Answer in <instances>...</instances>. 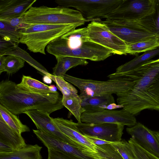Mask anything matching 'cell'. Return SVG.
I'll list each match as a JSON object with an SVG mask.
<instances>
[{
	"mask_svg": "<svg viewBox=\"0 0 159 159\" xmlns=\"http://www.w3.org/2000/svg\"><path fill=\"white\" fill-rule=\"evenodd\" d=\"M0 142L9 146L14 150L21 148L27 145L21 134L9 126L1 115Z\"/></svg>",
	"mask_w": 159,
	"mask_h": 159,
	"instance_id": "cell-19",
	"label": "cell"
},
{
	"mask_svg": "<svg viewBox=\"0 0 159 159\" xmlns=\"http://www.w3.org/2000/svg\"><path fill=\"white\" fill-rule=\"evenodd\" d=\"M25 61L18 56L8 55L6 57L2 68L0 69V74L3 72H6L9 75L15 73L24 66Z\"/></svg>",
	"mask_w": 159,
	"mask_h": 159,
	"instance_id": "cell-28",
	"label": "cell"
},
{
	"mask_svg": "<svg viewBox=\"0 0 159 159\" xmlns=\"http://www.w3.org/2000/svg\"><path fill=\"white\" fill-rule=\"evenodd\" d=\"M102 22L113 33L127 45L155 36L136 21L105 20Z\"/></svg>",
	"mask_w": 159,
	"mask_h": 159,
	"instance_id": "cell-10",
	"label": "cell"
},
{
	"mask_svg": "<svg viewBox=\"0 0 159 159\" xmlns=\"http://www.w3.org/2000/svg\"><path fill=\"white\" fill-rule=\"evenodd\" d=\"M63 79L77 87L80 90L81 100L105 94H116L128 89V83L124 80L109 79L100 81L80 78L65 74Z\"/></svg>",
	"mask_w": 159,
	"mask_h": 159,
	"instance_id": "cell-6",
	"label": "cell"
},
{
	"mask_svg": "<svg viewBox=\"0 0 159 159\" xmlns=\"http://www.w3.org/2000/svg\"><path fill=\"white\" fill-rule=\"evenodd\" d=\"M36 1V0H1L0 19L22 17Z\"/></svg>",
	"mask_w": 159,
	"mask_h": 159,
	"instance_id": "cell-17",
	"label": "cell"
},
{
	"mask_svg": "<svg viewBox=\"0 0 159 159\" xmlns=\"http://www.w3.org/2000/svg\"><path fill=\"white\" fill-rule=\"evenodd\" d=\"M153 132L159 142V131H153Z\"/></svg>",
	"mask_w": 159,
	"mask_h": 159,
	"instance_id": "cell-39",
	"label": "cell"
},
{
	"mask_svg": "<svg viewBox=\"0 0 159 159\" xmlns=\"http://www.w3.org/2000/svg\"><path fill=\"white\" fill-rule=\"evenodd\" d=\"M37 138L48 149L60 151L82 159H98L88 155L78 148L57 139L38 129L33 130Z\"/></svg>",
	"mask_w": 159,
	"mask_h": 159,
	"instance_id": "cell-16",
	"label": "cell"
},
{
	"mask_svg": "<svg viewBox=\"0 0 159 159\" xmlns=\"http://www.w3.org/2000/svg\"><path fill=\"white\" fill-rule=\"evenodd\" d=\"M42 148L37 144H27L19 149L0 152V159H43L41 153Z\"/></svg>",
	"mask_w": 159,
	"mask_h": 159,
	"instance_id": "cell-20",
	"label": "cell"
},
{
	"mask_svg": "<svg viewBox=\"0 0 159 159\" xmlns=\"http://www.w3.org/2000/svg\"><path fill=\"white\" fill-rule=\"evenodd\" d=\"M0 36L4 39L18 45L20 43V34L18 30L8 24L0 21Z\"/></svg>",
	"mask_w": 159,
	"mask_h": 159,
	"instance_id": "cell-29",
	"label": "cell"
},
{
	"mask_svg": "<svg viewBox=\"0 0 159 159\" xmlns=\"http://www.w3.org/2000/svg\"><path fill=\"white\" fill-rule=\"evenodd\" d=\"M47 159H82L76 156L60 151L48 149Z\"/></svg>",
	"mask_w": 159,
	"mask_h": 159,
	"instance_id": "cell-32",
	"label": "cell"
},
{
	"mask_svg": "<svg viewBox=\"0 0 159 159\" xmlns=\"http://www.w3.org/2000/svg\"><path fill=\"white\" fill-rule=\"evenodd\" d=\"M60 131L71 140L78 144L83 152L86 151L96 152V145L91 143L77 128L76 123L71 120L62 118H53Z\"/></svg>",
	"mask_w": 159,
	"mask_h": 159,
	"instance_id": "cell-15",
	"label": "cell"
},
{
	"mask_svg": "<svg viewBox=\"0 0 159 159\" xmlns=\"http://www.w3.org/2000/svg\"><path fill=\"white\" fill-rule=\"evenodd\" d=\"M86 153L98 159H124L112 144L96 145V152L88 151Z\"/></svg>",
	"mask_w": 159,
	"mask_h": 159,
	"instance_id": "cell-27",
	"label": "cell"
},
{
	"mask_svg": "<svg viewBox=\"0 0 159 159\" xmlns=\"http://www.w3.org/2000/svg\"><path fill=\"white\" fill-rule=\"evenodd\" d=\"M80 120L81 122L87 124L114 123L128 127L133 126L137 123L134 115L123 109H105L94 112L85 111L81 115Z\"/></svg>",
	"mask_w": 159,
	"mask_h": 159,
	"instance_id": "cell-11",
	"label": "cell"
},
{
	"mask_svg": "<svg viewBox=\"0 0 159 159\" xmlns=\"http://www.w3.org/2000/svg\"><path fill=\"white\" fill-rule=\"evenodd\" d=\"M22 17L23 23L27 24L66 25L85 24L87 21L80 11L60 6L32 7Z\"/></svg>",
	"mask_w": 159,
	"mask_h": 159,
	"instance_id": "cell-5",
	"label": "cell"
},
{
	"mask_svg": "<svg viewBox=\"0 0 159 159\" xmlns=\"http://www.w3.org/2000/svg\"><path fill=\"white\" fill-rule=\"evenodd\" d=\"M128 142L134 159H159V157L143 148L131 137Z\"/></svg>",
	"mask_w": 159,
	"mask_h": 159,
	"instance_id": "cell-30",
	"label": "cell"
},
{
	"mask_svg": "<svg viewBox=\"0 0 159 159\" xmlns=\"http://www.w3.org/2000/svg\"><path fill=\"white\" fill-rule=\"evenodd\" d=\"M128 54L135 55L159 47V38L154 36L148 39L127 44Z\"/></svg>",
	"mask_w": 159,
	"mask_h": 159,
	"instance_id": "cell-25",
	"label": "cell"
},
{
	"mask_svg": "<svg viewBox=\"0 0 159 159\" xmlns=\"http://www.w3.org/2000/svg\"><path fill=\"white\" fill-rule=\"evenodd\" d=\"M84 135L91 143L95 145H102L107 144H113L115 143L107 141L93 137Z\"/></svg>",
	"mask_w": 159,
	"mask_h": 159,
	"instance_id": "cell-35",
	"label": "cell"
},
{
	"mask_svg": "<svg viewBox=\"0 0 159 159\" xmlns=\"http://www.w3.org/2000/svg\"><path fill=\"white\" fill-rule=\"evenodd\" d=\"M6 57L5 56H0V69H1L4 64Z\"/></svg>",
	"mask_w": 159,
	"mask_h": 159,
	"instance_id": "cell-37",
	"label": "cell"
},
{
	"mask_svg": "<svg viewBox=\"0 0 159 159\" xmlns=\"http://www.w3.org/2000/svg\"><path fill=\"white\" fill-rule=\"evenodd\" d=\"M0 21L6 22L17 30L21 29L25 25L23 23L22 17L20 18L0 19Z\"/></svg>",
	"mask_w": 159,
	"mask_h": 159,
	"instance_id": "cell-34",
	"label": "cell"
},
{
	"mask_svg": "<svg viewBox=\"0 0 159 159\" xmlns=\"http://www.w3.org/2000/svg\"><path fill=\"white\" fill-rule=\"evenodd\" d=\"M46 51L55 57H73L94 61H103L112 53L90 40L86 27L75 29L51 42Z\"/></svg>",
	"mask_w": 159,
	"mask_h": 159,
	"instance_id": "cell-3",
	"label": "cell"
},
{
	"mask_svg": "<svg viewBox=\"0 0 159 159\" xmlns=\"http://www.w3.org/2000/svg\"><path fill=\"white\" fill-rule=\"evenodd\" d=\"M159 55V47L154 50L144 52L137 56L132 60L118 67L115 73H120L132 70L140 64L149 60L155 56Z\"/></svg>",
	"mask_w": 159,
	"mask_h": 159,
	"instance_id": "cell-24",
	"label": "cell"
},
{
	"mask_svg": "<svg viewBox=\"0 0 159 159\" xmlns=\"http://www.w3.org/2000/svg\"><path fill=\"white\" fill-rule=\"evenodd\" d=\"M119 152L124 159H134L132 151L128 142L122 140L112 144Z\"/></svg>",
	"mask_w": 159,
	"mask_h": 159,
	"instance_id": "cell-31",
	"label": "cell"
},
{
	"mask_svg": "<svg viewBox=\"0 0 159 159\" xmlns=\"http://www.w3.org/2000/svg\"><path fill=\"white\" fill-rule=\"evenodd\" d=\"M107 77L128 82V90L116 94L117 102L123 109L134 116L146 109L159 111V59L149 60L132 70L114 72Z\"/></svg>",
	"mask_w": 159,
	"mask_h": 159,
	"instance_id": "cell-1",
	"label": "cell"
},
{
	"mask_svg": "<svg viewBox=\"0 0 159 159\" xmlns=\"http://www.w3.org/2000/svg\"><path fill=\"white\" fill-rule=\"evenodd\" d=\"M19 88L31 92L41 94L55 93L52 92L49 86L30 76L23 75L20 82L17 84Z\"/></svg>",
	"mask_w": 159,
	"mask_h": 159,
	"instance_id": "cell-23",
	"label": "cell"
},
{
	"mask_svg": "<svg viewBox=\"0 0 159 159\" xmlns=\"http://www.w3.org/2000/svg\"><path fill=\"white\" fill-rule=\"evenodd\" d=\"M57 64L53 68L52 75L63 78L69 70L78 66H85L88 63L86 59L77 57L61 56L56 57Z\"/></svg>",
	"mask_w": 159,
	"mask_h": 159,
	"instance_id": "cell-21",
	"label": "cell"
},
{
	"mask_svg": "<svg viewBox=\"0 0 159 159\" xmlns=\"http://www.w3.org/2000/svg\"><path fill=\"white\" fill-rule=\"evenodd\" d=\"M154 0H123L103 18L110 21H137L152 11Z\"/></svg>",
	"mask_w": 159,
	"mask_h": 159,
	"instance_id": "cell-9",
	"label": "cell"
},
{
	"mask_svg": "<svg viewBox=\"0 0 159 159\" xmlns=\"http://www.w3.org/2000/svg\"><path fill=\"white\" fill-rule=\"evenodd\" d=\"M49 86V87L51 91L55 93L57 92V91L56 87L54 85H51Z\"/></svg>",
	"mask_w": 159,
	"mask_h": 159,
	"instance_id": "cell-38",
	"label": "cell"
},
{
	"mask_svg": "<svg viewBox=\"0 0 159 159\" xmlns=\"http://www.w3.org/2000/svg\"><path fill=\"white\" fill-rule=\"evenodd\" d=\"M81 106L85 111L94 112L103 109L113 110L119 107L112 94L95 96L81 100Z\"/></svg>",
	"mask_w": 159,
	"mask_h": 159,
	"instance_id": "cell-18",
	"label": "cell"
},
{
	"mask_svg": "<svg viewBox=\"0 0 159 159\" xmlns=\"http://www.w3.org/2000/svg\"><path fill=\"white\" fill-rule=\"evenodd\" d=\"M90 40L109 49L112 54H128L127 45L113 33L102 21L93 20L86 27Z\"/></svg>",
	"mask_w": 159,
	"mask_h": 159,
	"instance_id": "cell-8",
	"label": "cell"
},
{
	"mask_svg": "<svg viewBox=\"0 0 159 159\" xmlns=\"http://www.w3.org/2000/svg\"><path fill=\"white\" fill-rule=\"evenodd\" d=\"M123 0H56L60 6L74 8L87 20L103 18L116 8Z\"/></svg>",
	"mask_w": 159,
	"mask_h": 159,
	"instance_id": "cell-7",
	"label": "cell"
},
{
	"mask_svg": "<svg viewBox=\"0 0 159 159\" xmlns=\"http://www.w3.org/2000/svg\"><path fill=\"white\" fill-rule=\"evenodd\" d=\"M126 131L143 148L159 157V142L153 131L139 122L127 127Z\"/></svg>",
	"mask_w": 159,
	"mask_h": 159,
	"instance_id": "cell-14",
	"label": "cell"
},
{
	"mask_svg": "<svg viewBox=\"0 0 159 159\" xmlns=\"http://www.w3.org/2000/svg\"><path fill=\"white\" fill-rule=\"evenodd\" d=\"M16 45L15 43L5 40L0 37V56H5L8 52L14 51L16 49Z\"/></svg>",
	"mask_w": 159,
	"mask_h": 159,
	"instance_id": "cell-33",
	"label": "cell"
},
{
	"mask_svg": "<svg viewBox=\"0 0 159 159\" xmlns=\"http://www.w3.org/2000/svg\"><path fill=\"white\" fill-rule=\"evenodd\" d=\"M43 80L44 83L48 84H51L52 82V80L48 76L45 75L43 76Z\"/></svg>",
	"mask_w": 159,
	"mask_h": 159,
	"instance_id": "cell-36",
	"label": "cell"
},
{
	"mask_svg": "<svg viewBox=\"0 0 159 159\" xmlns=\"http://www.w3.org/2000/svg\"><path fill=\"white\" fill-rule=\"evenodd\" d=\"M62 99V96L58 92L37 93L24 90L10 80L0 82V104L16 115L33 110L50 114L63 108Z\"/></svg>",
	"mask_w": 159,
	"mask_h": 159,
	"instance_id": "cell-2",
	"label": "cell"
},
{
	"mask_svg": "<svg viewBox=\"0 0 159 159\" xmlns=\"http://www.w3.org/2000/svg\"><path fill=\"white\" fill-rule=\"evenodd\" d=\"M24 113L30 118L38 129L77 147L82 151L78 144L60 131L48 113L40 110H33L25 111Z\"/></svg>",
	"mask_w": 159,
	"mask_h": 159,
	"instance_id": "cell-13",
	"label": "cell"
},
{
	"mask_svg": "<svg viewBox=\"0 0 159 159\" xmlns=\"http://www.w3.org/2000/svg\"><path fill=\"white\" fill-rule=\"evenodd\" d=\"M0 115L9 126L20 134L30 131L29 128L23 124L16 115L11 113L0 104Z\"/></svg>",
	"mask_w": 159,
	"mask_h": 159,
	"instance_id": "cell-26",
	"label": "cell"
},
{
	"mask_svg": "<svg viewBox=\"0 0 159 159\" xmlns=\"http://www.w3.org/2000/svg\"><path fill=\"white\" fill-rule=\"evenodd\" d=\"M84 24H25L18 30L20 36V43L26 45L28 49L31 52L45 55V48L51 42Z\"/></svg>",
	"mask_w": 159,
	"mask_h": 159,
	"instance_id": "cell-4",
	"label": "cell"
},
{
	"mask_svg": "<svg viewBox=\"0 0 159 159\" xmlns=\"http://www.w3.org/2000/svg\"><path fill=\"white\" fill-rule=\"evenodd\" d=\"M135 21L159 38V0H154L153 10L151 13Z\"/></svg>",
	"mask_w": 159,
	"mask_h": 159,
	"instance_id": "cell-22",
	"label": "cell"
},
{
	"mask_svg": "<svg viewBox=\"0 0 159 159\" xmlns=\"http://www.w3.org/2000/svg\"><path fill=\"white\" fill-rule=\"evenodd\" d=\"M76 126L84 135L116 143L121 140L124 125L109 123L87 124L76 123Z\"/></svg>",
	"mask_w": 159,
	"mask_h": 159,
	"instance_id": "cell-12",
	"label": "cell"
}]
</instances>
